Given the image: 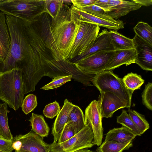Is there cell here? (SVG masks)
<instances>
[{"label":"cell","mask_w":152,"mask_h":152,"mask_svg":"<svg viewBox=\"0 0 152 152\" xmlns=\"http://www.w3.org/2000/svg\"><path fill=\"white\" fill-rule=\"evenodd\" d=\"M0 152H2V151H0Z\"/></svg>","instance_id":"obj_45"},{"label":"cell","mask_w":152,"mask_h":152,"mask_svg":"<svg viewBox=\"0 0 152 152\" xmlns=\"http://www.w3.org/2000/svg\"><path fill=\"white\" fill-rule=\"evenodd\" d=\"M96 0H71L73 6L79 8L94 4Z\"/></svg>","instance_id":"obj_37"},{"label":"cell","mask_w":152,"mask_h":152,"mask_svg":"<svg viewBox=\"0 0 152 152\" xmlns=\"http://www.w3.org/2000/svg\"><path fill=\"white\" fill-rule=\"evenodd\" d=\"M99 101L102 118H110L118 110L125 107L128 108L126 103L110 92L101 93Z\"/></svg>","instance_id":"obj_13"},{"label":"cell","mask_w":152,"mask_h":152,"mask_svg":"<svg viewBox=\"0 0 152 152\" xmlns=\"http://www.w3.org/2000/svg\"><path fill=\"white\" fill-rule=\"evenodd\" d=\"M28 120L33 132L43 139L48 136L50 129L43 116L33 113Z\"/></svg>","instance_id":"obj_20"},{"label":"cell","mask_w":152,"mask_h":152,"mask_svg":"<svg viewBox=\"0 0 152 152\" xmlns=\"http://www.w3.org/2000/svg\"><path fill=\"white\" fill-rule=\"evenodd\" d=\"M74 105L67 99L64 100L63 107L57 115L52 128V134L54 138L53 142H56L58 141Z\"/></svg>","instance_id":"obj_17"},{"label":"cell","mask_w":152,"mask_h":152,"mask_svg":"<svg viewBox=\"0 0 152 152\" xmlns=\"http://www.w3.org/2000/svg\"><path fill=\"white\" fill-rule=\"evenodd\" d=\"M136 136L128 129L122 126L110 130L106 134L104 140H113L119 143H124L132 141Z\"/></svg>","instance_id":"obj_19"},{"label":"cell","mask_w":152,"mask_h":152,"mask_svg":"<svg viewBox=\"0 0 152 152\" xmlns=\"http://www.w3.org/2000/svg\"><path fill=\"white\" fill-rule=\"evenodd\" d=\"M5 15L0 12V64L6 58L11 45L10 34Z\"/></svg>","instance_id":"obj_18"},{"label":"cell","mask_w":152,"mask_h":152,"mask_svg":"<svg viewBox=\"0 0 152 152\" xmlns=\"http://www.w3.org/2000/svg\"><path fill=\"white\" fill-rule=\"evenodd\" d=\"M45 1L41 0H2L0 10L7 15L27 21H37L45 13Z\"/></svg>","instance_id":"obj_4"},{"label":"cell","mask_w":152,"mask_h":152,"mask_svg":"<svg viewBox=\"0 0 152 152\" xmlns=\"http://www.w3.org/2000/svg\"><path fill=\"white\" fill-rule=\"evenodd\" d=\"M133 146L132 141L119 143L113 140L104 141L96 150L97 152H122Z\"/></svg>","instance_id":"obj_24"},{"label":"cell","mask_w":152,"mask_h":152,"mask_svg":"<svg viewBox=\"0 0 152 152\" xmlns=\"http://www.w3.org/2000/svg\"><path fill=\"white\" fill-rule=\"evenodd\" d=\"M92 83L100 93L110 92L126 103L129 109L130 108L133 92L126 87L122 79L114 74L112 70H105L95 75Z\"/></svg>","instance_id":"obj_5"},{"label":"cell","mask_w":152,"mask_h":152,"mask_svg":"<svg viewBox=\"0 0 152 152\" xmlns=\"http://www.w3.org/2000/svg\"><path fill=\"white\" fill-rule=\"evenodd\" d=\"M67 123L71 124L75 134L85 126V115L78 106L74 105L69 115Z\"/></svg>","instance_id":"obj_22"},{"label":"cell","mask_w":152,"mask_h":152,"mask_svg":"<svg viewBox=\"0 0 152 152\" xmlns=\"http://www.w3.org/2000/svg\"><path fill=\"white\" fill-rule=\"evenodd\" d=\"M13 140L0 138V151L3 152H12L14 150L12 147Z\"/></svg>","instance_id":"obj_36"},{"label":"cell","mask_w":152,"mask_h":152,"mask_svg":"<svg viewBox=\"0 0 152 152\" xmlns=\"http://www.w3.org/2000/svg\"><path fill=\"white\" fill-rule=\"evenodd\" d=\"M37 105L36 96L31 94L27 95L23 99L21 106L22 111L26 115L32 111Z\"/></svg>","instance_id":"obj_32"},{"label":"cell","mask_w":152,"mask_h":152,"mask_svg":"<svg viewBox=\"0 0 152 152\" xmlns=\"http://www.w3.org/2000/svg\"><path fill=\"white\" fill-rule=\"evenodd\" d=\"M133 30L135 34L152 45V28L148 23L139 21Z\"/></svg>","instance_id":"obj_25"},{"label":"cell","mask_w":152,"mask_h":152,"mask_svg":"<svg viewBox=\"0 0 152 152\" xmlns=\"http://www.w3.org/2000/svg\"><path fill=\"white\" fill-rule=\"evenodd\" d=\"M77 31L70 48L66 60L79 56L93 45L100 29L99 26L86 22H77Z\"/></svg>","instance_id":"obj_6"},{"label":"cell","mask_w":152,"mask_h":152,"mask_svg":"<svg viewBox=\"0 0 152 152\" xmlns=\"http://www.w3.org/2000/svg\"><path fill=\"white\" fill-rule=\"evenodd\" d=\"M22 145L21 142L18 140H13L12 147L15 151H19L21 148Z\"/></svg>","instance_id":"obj_39"},{"label":"cell","mask_w":152,"mask_h":152,"mask_svg":"<svg viewBox=\"0 0 152 152\" xmlns=\"http://www.w3.org/2000/svg\"><path fill=\"white\" fill-rule=\"evenodd\" d=\"M122 79L126 87L133 92L140 89L144 83V80L141 75L132 72L128 74Z\"/></svg>","instance_id":"obj_26"},{"label":"cell","mask_w":152,"mask_h":152,"mask_svg":"<svg viewBox=\"0 0 152 152\" xmlns=\"http://www.w3.org/2000/svg\"><path fill=\"white\" fill-rule=\"evenodd\" d=\"M141 7L134 0H109V7L105 13L114 19L117 20L130 11L138 10Z\"/></svg>","instance_id":"obj_15"},{"label":"cell","mask_w":152,"mask_h":152,"mask_svg":"<svg viewBox=\"0 0 152 152\" xmlns=\"http://www.w3.org/2000/svg\"><path fill=\"white\" fill-rule=\"evenodd\" d=\"M76 8L95 16L109 21L114 22L116 20L106 14L102 9L94 4Z\"/></svg>","instance_id":"obj_30"},{"label":"cell","mask_w":152,"mask_h":152,"mask_svg":"<svg viewBox=\"0 0 152 152\" xmlns=\"http://www.w3.org/2000/svg\"><path fill=\"white\" fill-rule=\"evenodd\" d=\"M24 95L21 69L0 72V100L16 111L21 106Z\"/></svg>","instance_id":"obj_3"},{"label":"cell","mask_w":152,"mask_h":152,"mask_svg":"<svg viewBox=\"0 0 152 152\" xmlns=\"http://www.w3.org/2000/svg\"><path fill=\"white\" fill-rule=\"evenodd\" d=\"M15 152H30L26 151H15Z\"/></svg>","instance_id":"obj_42"},{"label":"cell","mask_w":152,"mask_h":152,"mask_svg":"<svg viewBox=\"0 0 152 152\" xmlns=\"http://www.w3.org/2000/svg\"><path fill=\"white\" fill-rule=\"evenodd\" d=\"M90 150L87 149H82L73 152H90Z\"/></svg>","instance_id":"obj_41"},{"label":"cell","mask_w":152,"mask_h":152,"mask_svg":"<svg viewBox=\"0 0 152 152\" xmlns=\"http://www.w3.org/2000/svg\"><path fill=\"white\" fill-rule=\"evenodd\" d=\"M99 102L94 100L85 110V120L86 124H88L92 130L94 135L93 144L97 146L102 143L103 129Z\"/></svg>","instance_id":"obj_9"},{"label":"cell","mask_w":152,"mask_h":152,"mask_svg":"<svg viewBox=\"0 0 152 152\" xmlns=\"http://www.w3.org/2000/svg\"><path fill=\"white\" fill-rule=\"evenodd\" d=\"M2 1V0H0V2H1Z\"/></svg>","instance_id":"obj_44"},{"label":"cell","mask_w":152,"mask_h":152,"mask_svg":"<svg viewBox=\"0 0 152 152\" xmlns=\"http://www.w3.org/2000/svg\"><path fill=\"white\" fill-rule=\"evenodd\" d=\"M129 114L140 131L141 134L149 128V125L144 116L135 110H129Z\"/></svg>","instance_id":"obj_29"},{"label":"cell","mask_w":152,"mask_h":152,"mask_svg":"<svg viewBox=\"0 0 152 152\" xmlns=\"http://www.w3.org/2000/svg\"><path fill=\"white\" fill-rule=\"evenodd\" d=\"M117 122L128 129L137 136L141 135L140 131L126 110H122L121 114L117 117Z\"/></svg>","instance_id":"obj_27"},{"label":"cell","mask_w":152,"mask_h":152,"mask_svg":"<svg viewBox=\"0 0 152 152\" xmlns=\"http://www.w3.org/2000/svg\"><path fill=\"white\" fill-rule=\"evenodd\" d=\"M72 76L71 75H58L55 77L51 82L43 86L41 89L48 90L59 87L71 81Z\"/></svg>","instance_id":"obj_31"},{"label":"cell","mask_w":152,"mask_h":152,"mask_svg":"<svg viewBox=\"0 0 152 152\" xmlns=\"http://www.w3.org/2000/svg\"><path fill=\"white\" fill-rule=\"evenodd\" d=\"M136 3L140 4L142 6H149L152 4L151 0H134Z\"/></svg>","instance_id":"obj_40"},{"label":"cell","mask_w":152,"mask_h":152,"mask_svg":"<svg viewBox=\"0 0 152 152\" xmlns=\"http://www.w3.org/2000/svg\"><path fill=\"white\" fill-rule=\"evenodd\" d=\"M136 57L134 48L115 50L114 56L105 70H112L123 64L127 66L135 63Z\"/></svg>","instance_id":"obj_16"},{"label":"cell","mask_w":152,"mask_h":152,"mask_svg":"<svg viewBox=\"0 0 152 152\" xmlns=\"http://www.w3.org/2000/svg\"><path fill=\"white\" fill-rule=\"evenodd\" d=\"M11 45L4 61L0 64V72L14 69L25 75L32 64L38 50L37 33L32 22L6 15Z\"/></svg>","instance_id":"obj_1"},{"label":"cell","mask_w":152,"mask_h":152,"mask_svg":"<svg viewBox=\"0 0 152 152\" xmlns=\"http://www.w3.org/2000/svg\"><path fill=\"white\" fill-rule=\"evenodd\" d=\"M20 141L22 147L19 151L30 152H50V144L45 142L43 138L31 131L24 134L16 136L13 140Z\"/></svg>","instance_id":"obj_12"},{"label":"cell","mask_w":152,"mask_h":152,"mask_svg":"<svg viewBox=\"0 0 152 152\" xmlns=\"http://www.w3.org/2000/svg\"><path fill=\"white\" fill-rule=\"evenodd\" d=\"M94 135L88 124L68 140L61 143L57 142L50 144V152H73L89 148L94 145Z\"/></svg>","instance_id":"obj_7"},{"label":"cell","mask_w":152,"mask_h":152,"mask_svg":"<svg viewBox=\"0 0 152 152\" xmlns=\"http://www.w3.org/2000/svg\"><path fill=\"white\" fill-rule=\"evenodd\" d=\"M9 112L6 103L0 104V138L13 140L8 123L7 113Z\"/></svg>","instance_id":"obj_23"},{"label":"cell","mask_w":152,"mask_h":152,"mask_svg":"<svg viewBox=\"0 0 152 152\" xmlns=\"http://www.w3.org/2000/svg\"><path fill=\"white\" fill-rule=\"evenodd\" d=\"M110 38L115 50L134 48L132 39L127 38L117 31H109Z\"/></svg>","instance_id":"obj_21"},{"label":"cell","mask_w":152,"mask_h":152,"mask_svg":"<svg viewBox=\"0 0 152 152\" xmlns=\"http://www.w3.org/2000/svg\"><path fill=\"white\" fill-rule=\"evenodd\" d=\"M75 134L71 124L69 123H66L61 133L57 142L61 143L66 141L72 137Z\"/></svg>","instance_id":"obj_35"},{"label":"cell","mask_w":152,"mask_h":152,"mask_svg":"<svg viewBox=\"0 0 152 152\" xmlns=\"http://www.w3.org/2000/svg\"><path fill=\"white\" fill-rule=\"evenodd\" d=\"M78 28L72 19L70 8L64 4L56 19L46 25L43 37L46 47L57 61L66 60Z\"/></svg>","instance_id":"obj_2"},{"label":"cell","mask_w":152,"mask_h":152,"mask_svg":"<svg viewBox=\"0 0 152 152\" xmlns=\"http://www.w3.org/2000/svg\"><path fill=\"white\" fill-rule=\"evenodd\" d=\"M90 152H94V151H91Z\"/></svg>","instance_id":"obj_43"},{"label":"cell","mask_w":152,"mask_h":152,"mask_svg":"<svg viewBox=\"0 0 152 152\" xmlns=\"http://www.w3.org/2000/svg\"><path fill=\"white\" fill-rule=\"evenodd\" d=\"M142 103L148 109L152 110V83L149 82L145 85L142 93Z\"/></svg>","instance_id":"obj_33"},{"label":"cell","mask_w":152,"mask_h":152,"mask_svg":"<svg viewBox=\"0 0 152 152\" xmlns=\"http://www.w3.org/2000/svg\"><path fill=\"white\" fill-rule=\"evenodd\" d=\"M109 0H96L94 4L102 9L105 12L109 6Z\"/></svg>","instance_id":"obj_38"},{"label":"cell","mask_w":152,"mask_h":152,"mask_svg":"<svg viewBox=\"0 0 152 152\" xmlns=\"http://www.w3.org/2000/svg\"><path fill=\"white\" fill-rule=\"evenodd\" d=\"M70 13L71 18L75 22H87L117 31L124 28V24L122 20L109 21L88 13L73 6L70 8Z\"/></svg>","instance_id":"obj_10"},{"label":"cell","mask_w":152,"mask_h":152,"mask_svg":"<svg viewBox=\"0 0 152 152\" xmlns=\"http://www.w3.org/2000/svg\"><path fill=\"white\" fill-rule=\"evenodd\" d=\"M101 50H115L111 41L109 31L107 29L102 30L98 35L92 46L87 51L67 61L73 64Z\"/></svg>","instance_id":"obj_14"},{"label":"cell","mask_w":152,"mask_h":152,"mask_svg":"<svg viewBox=\"0 0 152 152\" xmlns=\"http://www.w3.org/2000/svg\"><path fill=\"white\" fill-rule=\"evenodd\" d=\"M45 1L44 12L55 20L59 14L64 4L62 0H46Z\"/></svg>","instance_id":"obj_28"},{"label":"cell","mask_w":152,"mask_h":152,"mask_svg":"<svg viewBox=\"0 0 152 152\" xmlns=\"http://www.w3.org/2000/svg\"><path fill=\"white\" fill-rule=\"evenodd\" d=\"M60 110L59 103L55 101L46 105L43 112L46 117L53 118L58 115Z\"/></svg>","instance_id":"obj_34"},{"label":"cell","mask_w":152,"mask_h":152,"mask_svg":"<svg viewBox=\"0 0 152 152\" xmlns=\"http://www.w3.org/2000/svg\"><path fill=\"white\" fill-rule=\"evenodd\" d=\"M114 53L115 50L100 51L73 64L83 73L96 75L105 71Z\"/></svg>","instance_id":"obj_8"},{"label":"cell","mask_w":152,"mask_h":152,"mask_svg":"<svg viewBox=\"0 0 152 152\" xmlns=\"http://www.w3.org/2000/svg\"><path fill=\"white\" fill-rule=\"evenodd\" d=\"M137 54L135 63L143 70H152V45L135 34L132 39Z\"/></svg>","instance_id":"obj_11"}]
</instances>
